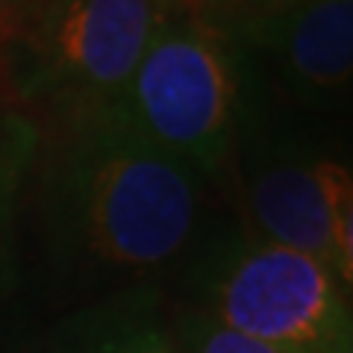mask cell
Listing matches in <instances>:
<instances>
[{
	"label": "cell",
	"instance_id": "1",
	"mask_svg": "<svg viewBox=\"0 0 353 353\" xmlns=\"http://www.w3.org/2000/svg\"><path fill=\"white\" fill-rule=\"evenodd\" d=\"M36 124L53 245L103 271L148 274L192 245L203 176L141 136L121 97L48 103Z\"/></svg>",
	"mask_w": 353,
	"mask_h": 353
},
{
	"label": "cell",
	"instance_id": "2",
	"mask_svg": "<svg viewBox=\"0 0 353 353\" xmlns=\"http://www.w3.org/2000/svg\"><path fill=\"white\" fill-rule=\"evenodd\" d=\"M262 94L268 80L248 44L168 0L121 106L150 145L212 180Z\"/></svg>",
	"mask_w": 353,
	"mask_h": 353
},
{
	"label": "cell",
	"instance_id": "3",
	"mask_svg": "<svg viewBox=\"0 0 353 353\" xmlns=\"http://www.w3.org/2000/svg\"><path fill=\"white\" fill-rule=\"evenodd\" d=\"M201 274L221 327L285 353H350V285L324 262L236 233L212 248Z\"/></svg>",
	"mask_w": 353,
	"mask_h": 353
},
{
	"label": "cell",
	"instance_id": "4",
	"mask_svg": "<svg viewBox=\"0 0 353 353\" xmlns=\"http://www.w3.org/2000/svg\"><path fill=\"white\" fill-rule=\"evenodd\" d=\"M271 92L236 130L233 153L245 159V194L256 236L324 262L353 280V183L347 165L324 157L271 118Z\"/></svg>",
	"mask_w": 353,
	"mask_h": 353
},
{
	"label": "cell",
	"instance_id": "5",
	"mask_svg": "<svg viewBox=\"0 0 353 353\" xmlns=\"http://www.w3.org/2000/svg\"><path fill=\"white\" fill-rule=\"evenodd\" d=\"M168 0H39L9 44L21 103L121 97Z\"/></svg>",
	"mask_w": 353,
	"mask_h": 353
},
{
	"label": "cell",
	"instance_id": "6",
	"mask_svg": "<svg viewBox=\"0 0 353 353\" xmlns=\"http://www.w3.org/2000/svg\"><path fill=\"white\" fill-rule=\"evenodd\" d=\"M248 44L292 103L333 109L353 77V0H285L221 27Z\"/></svg>",
	"mask_w": 353,
	"mask_h": 353
},
{
	"label": "cell",
	"instance_id": "7",
	"mask_svg": "<svg viewBox=\"0 0 353 353\" xmlns=\"http://www.w3.org/2000/svg\"><path fill=\"white\" fill-rule=\"evenodd\" d=\"M32 145H36L32 121L15 106L0 103V212L12 185L18 183L21 168H27V162L32 159Z\"/></svg>",
	"mask_w": 353,
	"mask_h": 353
},
{
	"label": "cell",
	"instance_id": "8",
	"mask_svg": "<svg viewBox=\"0 0 353 353\" xmlns=\"http://www.w3.org/2000/svg\"><path fill=\"white\" fill-rule=\"evenodd\" d=\"M189 350L192 353H285L274 345H265L259 339H250L230 327H221L212 318H201V321L192 324Z\"/></svg>",
	"mask_w": 353,
	"mask_h": 353
},
{
	"label": "cell",
	"instance_id": "9",
	"mask_svg": "<svg viewBox=\"0 0 353 353\" xmlns=\"http://www.w3.org/2000/svg\"><path fill=\"white\" fill-rule=\"evenodd\" d=\"M174 3L215 27H227L259 9V0H174Z\"/></svg>",
	"mask_w": 353,
	"mask_h": 353
},
{
	"label": "cell",
	"instance_id": "10",
	"mask_svg": "<svg viewBox=\"0 0 353 353\" xmlns=\"http://www.w3.org/2000/svg\"><path fill=\"white\" fill-rule=\"evenodd\" d=\"M101 353H174L153 327H124Z\"/></svg>",
	"mask_w": 353,
	"mask_h": 353
},
{
	"label": "cell",
	"instance_id": "11",
	"mask_svg": "<svg viewBox=\"0 0 353 353\" xmlns=\"http://www.w3.org/2000/svg\"><path fill=\"white\" fill-rule=\"evenodd\" d=\"M274 3H285V0H259V6H274Z\"/></svg>",
	"mask_w": 353,
	"mask_h": 353
},
{
	"label": "cell",
	"instance_id": "12",
	"mask_svg": "<svg viewBox=\"0 0 353 353\" xmlns=\"http://www.w3.org/2000/svg\"><path fill=\"white\" fill-rule=\"evenodd\" d=\"M6 3H18V0H0V6H6Z\"/></svg>",
	"mask_w": 353,
	"mask_h": 353
}]
</instances>
